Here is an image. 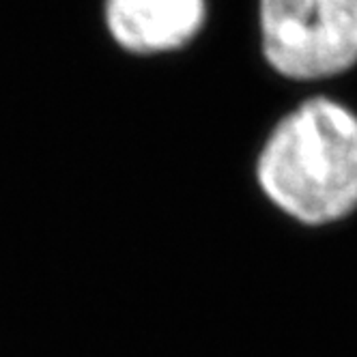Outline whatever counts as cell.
<instances>
[{"label": "cell", "mask_w": 357, "mask_h": 357, "mask_svg": "<svg viewBox=\"0 0 357 357\" xmlns=\"http://www.w3.org/2000/svg\"><path fill=\"white\" fill-rule=\"evenodd\" d=\"M257 183L295 222L323 226L357 211V114L325 95L280 119L257 158Z\"/></svg>", "instance_id": "cell-1"}, {"label": "cell", "mask_w": 357, "mask_h": 357, "mask_svg": "<svg viewBox=\"0 0 357 357\" xmlns=\"http://www.w3.org/2000/svg\"><path fill=\"white\" fill-rule=\"evenodd\" d=\"M265 63L284 80H329L357 65V0H259Z\"/></svg>", "instance_id": "cell-2"}, {"label": "cell", "mask_w": 357, "mask_h": 357, "mask_svg": "<svg viewBox=\"0 0 357 357\" xmlns=\"http://www.w3.org/2000/svg\"><path fill=\"white\" fill-rule=\"evenodd\" d=\"M207 22V0H104L110 39L136 56L185 47Z\"/></svg>", "instance_id": "cell-3"}]
</instances>
